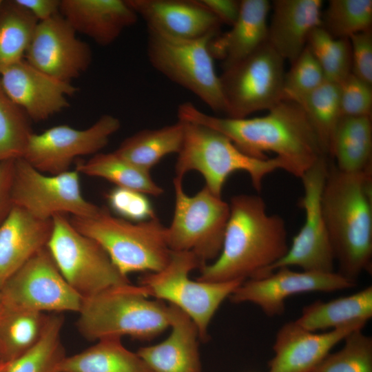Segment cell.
Returning a JSON list of instances; mask_svg holds the SVG:
<instances>
[{"instance_id": "6da1fadb", "label": "cell", "mask_w": 372, "mask_h": 372, "mask_svg": "<svg viewBox=\"0 0 372 372\" xmlns=\"http://www.w3.org/2000/svg\"><path fill=\"white\" fill-rule=\"evenodd\" d=\"M177 115L178 120L223 133L253 158L266 159L267 153L274 154L282 161L284 170L299 178L326 156L305 112L293 101L282 100L264 116L242 118L211 116L185 102L178 107Z\"/></svg>"}, {"instance_id": "7a4b0ae2", "label": "cell", "mask_w": 372, "mask_h": 372, "mask_svg": "<svg viewBox=\"0 0 372 372\" xmlns=\"http://www.w3.org/2000/svg\"><path fill=\"white\" fill-rule=\"evenodd\" d=\"M229 205L221 251L211 263L200 268L198 280L228 282L264 276L288 250L285 220L268 213L260 196L236 195Z\"/></svg>"}, {"instance_id": "3957f363", "label": "cell", "mask_w": 372, "mask_h": 372, "mask_svg": "<svg viewBox=\"0 0 372 372\" xmlns=\"http://www.w3.org/2000/svg\"><path fill=\"white\" fill-rule=\"evenodd\" d=\"M321 206L338 273L356 282L372 269V172L349 174L329 165Z\"/></svg>"}, {"instance_id": "277c9868", "label": "cell", "mask_w": 372, "mask_h": 372, "mask_svg": "<svg viewBox=\"0 0 372 372\" xmlns=\"http://www.w3.org/2000/svg\"><path fill=\"white\" fill-rule=\"evenodd\" d=\"M78 315V331L96 342L123 336L151 340L169 327L171 318L169 305L149 299L132 284L84 298Z\"/></svg>"}, {"instance_id": "5b68a950", "label": "cell", "mask_w": 372, "mask_h": 372, "mask_svg": "<svg viewBox=\"0 0 372 372\" xmlns=\"http://www.w3.org/2000/svg\"><path fill=\"white\" fill-rule=\"evenodd\" d=\"M73 227L97 242L124 276L138 271L157 272L168 263L171 250L165 240V227L157 216L132 222L101 207L90 217L71 216Z\"/></svg>"}, {"instance_id": "8992f818", "label": "cell", "mask_w": 372, "mask_h": 372, "mask_svg": "<svg viewBox=\"0 0 372 372\" xmlns=\"http://www.w3.org/2000/svg\"><path fill=\"white\" fill-rule=\"evenodd\" d=\"M181 121V120H180ZM184 138L177 154L175 178L182 180L190 171L202 175L207 187L221 197L228 178L236 172H245L258 192L265 178L272 172L284 170L277 157L258 159L243 153L223 133L203 125L184 121Z\"/></svg>"}, {"instance_id": "52a82bcc", "label": "cell", "mask_w": 372, "mask_h": 372, "mask_svg": "<svg viewBox=\"0 0 372 372\" xmlns=\"http://www.w3.org/2000/svg\"><path fill=\"white\" fill-rule=\"evenodd\" d=\"M203 264L191 251H173L166 266L140 278L138 285L147 297L167 301L185 312L196 324L200 339L207 340L209 323L223 302L244 280L205 282L189 273Z\"/></svg>"}, {"instance_id": "ba28073f", "label": "cell", "mask_w": 372, "mask_h": 372, "mask_svg": "<svg viewBox=\"0 0 372 372\" xmlns=\"http://www.w3.org/2000/svg\"><path fill=\"white\" fill-rule=\"evenodd\" d=\"M217 34L178 39L147 30V55L151 65L189 91L216 112H224L220 76L209 45Z\"/></svg>"}, {"instance_id": "9c48e42d", "label": "cell", "mask_w": 372, "mask_h": 372, "mask_svg": "<svg viewBox=\"0 0 372 372\" xmlns=\"http://www.w3.org/2000/svg\"><path fill=\"white\" fill-rule=\"evenodd\" d=\"M47 249L68 285L83 299L130 283L102 247L77 231L65 215L52 219Z\"/></svg>"}, {"instance_id": "30bf717a", "label": "cell", "mask_w": 372, "mask_h": 372, "mask_svg": "<svg viewBox=\"0 0 372 372\" xmlns=\"http://www.w3.org/2000/svg\"><path fill=\"white\" fill-rule=\"evenodd\" d=\"M174 215L165 231L167 244L171 251L194 253L206 265L221 251L229 205L205 186L194 196L185 192L182 180L174 178Z\"/></svg>"}, {"instance_id": "8fae6325", "label": "cell", "mask_w": 372, "mask_h": 372, "mask_svg": "<svg viewBox=\"0 0 372 372\" xmlns=\"http://www.w3.org/2000/svg\"><path fill=\"white\" fill-rule=\"evenodd\" d=\"M285 60L266 43L220 75L227 117L268 111L283 99Z\"/></svg>"}, {"instance_id": "7c38bea8", "label": "cell", "mask_w": 372, "mask_h": 372, "mask_svg": "<svg viewBox=\"0 0 372 372\" xmlns=\"http://www.w3.org/2000/svg\"><path fill=\"white\" fill-rule=\"evenodd\" d=\"M11 200L13 206L21 207L43 220L65 214L90 217L98 213L101 207L83 196L80 174L76 169L46 174L23 158L14 162Z\"/></svg>"}, {"instance_id": "4fadbf2b", "label": "cell", "mask_w": 372, "mask_h": 372, "mask_svg": "<svg viewBox=\"0 0 372 372\" xmlns=\"http://www.w3.org/2000/svg\"><path fill=\"white\" fill-rule=\"evenodd\" d=\"M1 305L41 313L79 311L83 298L65 281L47 247L1 286Z\"/></svg>"}, {"instance_id": "5bb4252c", "label": "cell", "mask_w": 372, "mask_h": 372, "mask_svg": "<svg viewBox=\"0 0 372 372\" xmlns=\"http://www.w3.org/2000/svg\"><path fill=\"white\" fill-rule=\"evenodd\" d=\"M329 165L327 157L323 156L300 178L304 194L298 205L304 211V224L293 237L287 253L267 275L278 268L291 267L307 271H334L335 257L321 206Z\"/></svg>"}, {"instance_id": "9a60e30c", "label": "cell", "mask_w": 372, "mask_h": 372, "mask_svg": "<svg viewBox=\"0 0 372 372\" xmlns=\"http://www.w3.org/2000/svg\"><path fill=\"white\" fill-rule=\"evenodd\" d=\"M121 125L118 118L103 114L85 129L63 124L32 133L22 158L42 173H63L76 158L99 153Z\"/></svg>"}, {"instance_id": "2e32d148", "label": "cell", "mask_w": 372, "mask_h": 372, "mask_svg": "<svg viewBox=\"0 0 372 372\" xmlns=\"http://www.w3.org/2000/svg\"><path fill=\"white\" fill-rule=\"evenodd\" d=\"M355 284L338 272L296 271L281 267L266 276L244 280L229 298L234 303H253L272 317L284 313L285 300L293 295L332 292L353 287Z\"/></svg>"}, {"instance_id": "e0dca14e", "label": "cell", "mask_w": 372, "mask_h": 372, "mask_svg": "<svg viewBox=\"0 0 372 372\" xmlns=\"http://www.w3.org/2000/svg\"><path fill=\"white\" fill-rule=\"evenodd\" d=\"M24 59L48 75L71 83L88 69L92 52L59 14L37 23Z\"/></svg>"}, {"instance_id": "ac0fdd59", "label": "cell", "mask_w": 372, "mask_h": 372, "mask_svg": "<svg viewBox=\"0 0 372 372\" xmlns=\"http://www.w3.org/2000/svg\"><path fill=\"white\" fill-rule=\"evenodd\" d=\"M0 81L11 100L35 122L68 107V97L78 90L71 83L48 75L24 59L1 72Z\"/></svg>"}, {"instance_id": "d6986e66", "label": "cell", "mask_w": 372, "mask_h": 372, "mask_svg": "<svg viewBox=\"0 0 372 372\" xmlns=\"http://www.w3.org/2000/svg\"><path fill=\"white\" fill-rule=\"evenodd\" d=\"M364 326L353 324L316 333L295 321L287 322L276 333L268 372H311L349 333Z\"/></svg>"}, {"instance_id": "ffe728a7", "label": "cell", "mask_w": 372, "mask_h": 372, "mask_svg": "<svg viewBox=\"0 0 372 372\" xmlns=\"http://www.w3.org/2000/svg\"><path fill=\"white\" fill-rule=\"evenodd\" d=\"M148 30L178 39L217 34L222 23L199 0H126Z\"/></svg>"}, {"instance_id": "44dd1931", "label": "cell", "mask_w": 372, "mask_h": 372, "mask_svg": "<svg viewBox=\"0 0 372 372\" xmlns=\"http://www.w3.org/2000/svg\"><path fill=\"white\" fill-rule=\"evenodd\" d=\"M271 3L267 43L292 63L307 47L310 34L321 26L322 0H276Z\"/></svg>"}, {"instance_id": "7402d4cb", "label": "cell", "mask_w": 372, "mask_h": 372, "mask_svg": "<svg viewBox=\"0 0 372 372\" xmlns=\"http://www.w3.org/2000/svg\"><path fill=\"white\" fill-rule=\"evenodd\" d=\"M60 14L76 33L101 46L114 43L138 19L126 0H61Z\"/></svg>"}, {"instance_id": "603a6c76", "label": "cell", "mask_w": 372, "mask_h": 372, "mask_svg": "<svg viewBox=\"0 0 372 372\" xmlns=\"http://www.w3.org/2000/svg\"><path fill=\"white\" fill-rule=\"evenodd\" d=\"M52 220H43L13 206L0 225V288L37 253L47 247Z\"/></svg>"}, {"instance_id": "cb8c5ba5", "label": "cell", "mask_w": 372, "mask_h": 372, "mask_svg": "<svg viewBox=\"0 0 372 372\" xmlns=\"http://www.w3.org/2000/svg\"><path fill=\"white\" fill-rule=\"evenodd\" d=\"M169 306V335L156 344L141 347L136 353L153 372H202L198 329L185 312Z\"/></svg>"}, {"instance_id": "d4e9b609", "label": "cell", "mask_w": 372, "mask_h": 372, "mask_svg": "<svg viewBox=\"0 0 372 372\" xmlns=\"http://www.w3.org/2000/svg\"><path fill=\"white\" fill-rule=\"evenodd\" d=\"M271 3L267 0H241L238 17L231 29L216 35L209 49L222 61V70L241 61L267 43Z\"/></svg>"}, {"instance_id": "484cf974", "label": "cell", "mask_w": 372, "mask_h": 372, "mask_svg": "<svg viewBox=\"0 0 372 372\" xmlns=\"http://www.w3.org/2000/svg\"><path fill=\"white\" fill-rule=\"evenodd\" d=\"M372 317V287L329 301L313 302L304 307L295 322L312 332L353 324L365 325Z\"/></svg>"}, {"instance_id": "4316f807", "label": "cell", "mask_w": 372, "mask_h": 372, "mask_svg": "<svg viewBox=\"0 0 372 372\" xmlns=\"http://www.w3.org/2000/svg\"><path fill=\"white\" fill-rule=\"evenodd\" d=\"M329 157L344 173L372 172V119L369 116H341L335 130Z\"/></svg>"}, {"instance_id": "83f0119b", "label": "cell", "mask_w": 372, "mask_h": 372, "mask_svg": "<svg viewBox=\"0 0 372 372\" xmlns=\"http://www.w3.org/2000/svg\"><path fill=\"white\" fill-rule=\"evenodd\" d=\"M57 372H153L137 354L127 349L119 338L96 341L89 348L60 363Z\"/></svg>"}, {"instance_id": "f1b7e54d", "label": "cell", "mask_w": 372, "mask_h": 372, "mask_svg": "<svg viewBox=\"0 0 372 372\" xmlns=\"http://www.w3.org/2000/svg\"><path fill=\"white\" fill-rule=\"evenodd\" d=\"M184 122L140 130L125 138L114 151L121 158L149 171L167 155L178 154L184 138Z\"/></svg>"}, {"instance_id": "f546056e", "label": "cell", "mask_w": 372, "mask_h": 372, "mask_svg": "<svg viewBox=\"0 0 372 372\" xmlns=\"http://www.w3.org/2000/svg\"><path fill=\"white\" fill-rule=\"evenodd\" d=\"M48 315L0 306V353L10 362L32 348L41 338Z\"/></svg>"}, {"instance_id": "4dcf8cb0", "label": "cell", "mask_w": 372, "mask_h": 372, "mask_svg": "<svg viewBox=\"0 0 372 372\" xmlns=\"http://www.w3.org/2000/svg\"><path fill=\"white\" fill-rule=\"evenodd\" d=\"M79 174L105 179L116 187L133 189L146 195L158 196L164 190L152 179L149 171L121 158L114 152L98 153L86 161L79 162Z\"/></svg>"}, {"instance_id": "1f68e13d", "label": "cell", "mask_w": 372, "mask_h": 372, "mask_svg": "<svg viewBox=\"0 0 372 372\" xmlns=\"http://www.w3.org/2000/svg\"><path fill=\"white\" fill-rule=\"evenodd\" d=\"M38 21L15 0L0 3V72L24 59Z\"/></svg>"}, {"instance_id": "d6a6232c", "label": "cell", "mask_w": 372, "mask_h": 372, "mask_svg": "<svg viewBox=\"0 0 372 372\" xmlns=\"http://www.w3.org/2000/svg\"><path fill=\"white\" fill-rule=\"evenodd\" d=\"M313 126L326 156L341 118L338 83L325 81L321 85L296 101Z\"/></svg>"}, {"instance_id": "836d02e7", "label": "cell", "mask_w": 372, "mask_h": 372, "mask_svg": "<svg viewBox=\"0 0 372 372\" xmlns=\"http://www.w3.org/2000/svg\"><path fill=\"white\" fill-rule=\"evenodd\" d=\"M64 318L61 313L49 314L38 342L25 353L9 362L6 372H57L66 357L61 341Z\"/></svg>"}, {"instance_id": "e575fe53", "label": "cell", "mask_w": 372, "mask_h": 372, "mask_svg": "<svg viewBox=\"0 0 372 372\" xmlns=\"http://www.w3.org/2000/svg\"><path fill=\"white\" fill-rule=\"evenodd\" d=\"M371 25V0H331L322 12L320 27L337 39H349Z\"/></svg>"}, {"instance_id": "d590c367", "label": "cell", "mask_w": 372, "mask_h": 372, "mask_svg": "<svg viewBox=\"0 0 372 372\" xmlns=\"http://www.w3.org/2000/svg\"><path fill=\"white\" fill-rule=\"evenodd\" d=\"M30 121L7 95L0 81V162L23 157L33 133Z\"/></svg>"}, {"instance_id": "8d00e7d4", "label": "cell", "mask_w": 372, "mask_h": 372, "mask_svg": "<svg viewBox=\"0 0 372 372\" xmlns=\"http://www.w3.org/2000/svg\"><path fill=\"white\" fill-rule=\"evenodd\" d=\"M307 46L320 64L327 81L340 83L351 73L349 39L334 38L318 27L310 34Z\"/></svg>"}, {"instance_id": "74e56055", "label": "cell", "mask_w": 372, "mask_h": 372, "mask_svg": "<svg viewBox=\"0 0 372 372\" xmlns=\"http://www.w3.org/2000/svg\"><path fill=\"white\" fill-rule=\"evenodd\" d=\"M343 340V347L329 353L311 372H372V338L357 329Z\"/></svg>"}, {"instance_id": "f35d334b", "label": "cell", "mask_w": 372, "mask_h": 372, "mask_svg": "<svg viewBox=\"0 0 372 372\" xmlns=\"http://www.w3.org/2000/svg\"><path fill=\"white\" fill-rule=\"evenodd\" d=\"M291 65L285 75L282 100L294 101L327 81L320 64L307 46Z\"/></svg>"}, {"instance_id": "ab89813d", "label": "cell", "mask_w": 372, "mask_h": 372, "mask_svg": "<svg viewBox=\"0 0 372 372\" xmlns=\"http://www.w3.org/2000/svg\"><path fill=\"white\" fill-rule=\"evenodd\" d=\"M105 197L107 208L125 220L142 222L156 216L150 200L143 193L115 186Z\"/></svg>"}, {"instance_id": "60d3db41", "label": "cell", "mask_w": 372, "mask_h": 372, "mask_svg": "<svg viewBox=\"0 0 372 372\" xmlns=\"http://www.w3.org/2000/svg\"><path fill=\"white\" fill-rule=\"evenodd\" d=\"M342 116H372V85L352 73L338 83Z\"/></svg>"}, {"instance_id": "b9f144b4", "label": "cell", "mask_w": 372, "mask_h": 372, "mask_svg": "<svg viewBox=\"0 0 372 372\" xmlns=\"http://www.w3.org/2000/svg\"><path fill=\"white\" fill-rule=\"evenodd\" d=\"M351 52V73L372 85V31L368 30L349 38Z\"/></svg>"}, {"instance_id": "7bdbcfd3", "label": "cell", "mask_w": 372, "mask_h": 372, "mask_svg": "<svg viewBox=\"0 0 372 372\" xmlns=\"http://www.w3.org/2000/svg\"><path fill=\"white\" fill-rule=\"evenodd\" d=\"M15 160L0 162V225L13 207L11 190Z\"/></svg>"}, {"instance_id": "ee69618b", "label": "cell", "mask_w": 372, "mask_h": 372, "mask_svg": "<svg viewBox=\"0 0 372 372\" xmlns=\"http://www.w3.org/2000/svg\"><path fill=\"white\" fill-rule=\"evenodd\" d=\"M223 24L231 26L236 21L240 8L238 0H199Z\"/></svg>"}, {"instance_id": "f6af8a7d", "label": "cell", "mask_w": 372, "mask_h": 372, "mask_svg": "<svg viewBox=\"0 0 372 372\" xmlns=\"http://www.w3.org/2000/svg\"><path fill=\"white\" fill-rule=\"evenodd\" d=\"M25 8L38 22L60 14L61 0H15Z\"/></svg>"}, {"instance_id": "bcb514c9", "label": "cell", "mask_w": 372, "mask_h": 372, "mask_svg": "<svg viewBox=\"0 0 372 372\" xmlns=\"http://www.w3.org/2000/svg\"><path fill=\"white\" fill-rule=\"evenodd\" d=\"M9 362H5L0 365V372H6Z\"/></svg>"}, {"instance_id": "7dc6e473", "label": "cell", "mask_w": 372, "mask_h": 372, "mask_svg": "<svg viewBox=\"0 0 372 372\" xmlns=\"http://www.w3.org/2000/svg\"><path fill=\"white\" fill-rule=\"evenodd\" d=\"M3 363H5V362L3 361L2 356L0 353V365L2 364Z\"/></svg>"}, {"instance_id": "c3c4849f", "label": "cell", "mask_w": 372, "mask_h": 372, "mask_svg": "<svg viewBox=\"0 0 372 372\" xmlns=\"http://www.w3.org/2000/svg\"><path fill=\"white\" fill-rule=\"evenodd\" d=\"M0 306H1V292H0Z\"/></svg>"}, {"instance_id": "681fc988", "label": "cell", "mask_w": 372, "mask_h": 372, "mask_svg": "<svg viewBox=\"0 0 372 372\" xmlns=\"http://www.w3.org/2000/svg\"><path fill=\"white\" fill-rule=\"evenodd\" d=\"M2 0H0V3L1 2Z\"/></svg>"}]
</instances>
